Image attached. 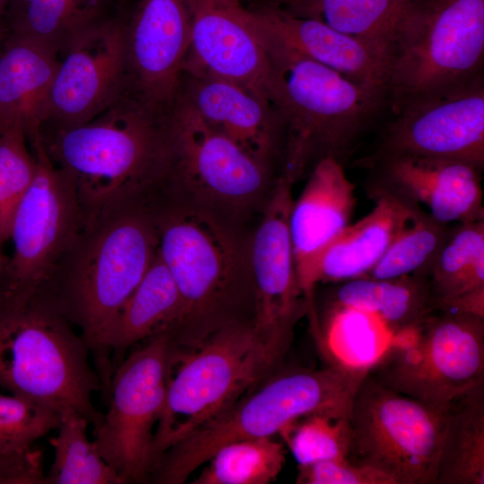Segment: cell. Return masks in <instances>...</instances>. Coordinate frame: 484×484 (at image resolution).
<instances>
[{
	"label": "cell",
	"mask_w": 484,
	"mask_h": 484,
	"mask_svg": "<svg viewBox=\"0 0 484 484\" xmlns=\"http://www.w3.org/2000/svg\"><path fill=\"white\" fill-rule=\"evenodd\" d=\"M295 1H297V0H295ZM295 1H294V2H295ZM294 2H292V3H294ZM292 3H291V4H292Z\"/></svg>",
	"instance_id": "ee69618b"
},
{
	"label": "cell",
	"mask_w": 484,
	"mask_h": 484,
	"mask_svg": "<svg viewBox=\"0 0 484 484\" xmlns=\"http://www.w3.org/2000/svg\"><path fill=\"white\" fill-rule=\"evenodd\" d=\"M4 259H5V256L3 254V248L0 246V269L4 264Z\"/></svg>",
	"instance_id": "60d3db41"
},
{
	"label": "cell",
	"mask_w": 484,
	"mask_h": 484,
	"mask_svg": "<svg viewBox=\"0 0 484 484\" xmlns=\"http://www.w3.org/2000/svg\"><path fill=\"white\" fill-rule=\"evenodd\" d=\"M331 306L371 313L383 322L392 336L421 324L436 312L428 276L418 274L343 281L334 291Z\"/></svg>",
	"instance_id": "4316f807"
},
{
	"label": "cell",
	"mask_w": 484,
	"mask_h": 484,
	"mask_svg": "<svg viewBox=\"0 0 484 484\" xmlns=\"http://www.w3.org/2000/svg\"><path fill=\"white\" fill-rule=\"evenodd\" d=\"M367 370L329 364L272 375L249 395L165 450L149 480L181 484L222 445L233 441L273 437L292 421L313 414L350 417L353 397Z\"/></svg>",
	"instance_id": "5b68a950"
},
{
	"label": "cell",
	"mask_w": 484,
	"mask_h": 484,
	"mask_svg": "<svg viewBox=\"0 0 484 484\" xmlns=\"http://www.w3.org/2000/svg\"><path fill=\"white\" fill-rule=\"evenodd\" d=\"M298 469V484H395L386 473L350 459L323 461Z\"/></svg>",
	"instance_id": "74e56055"
},
{
	"label": "cell",
	"mask_w": 484,
	"mask_h": 484,
	"mask_svg": "<svg viewBox=\"0 0 484 484\" xmlns=\"http://www.w3.org/2000/svg\"><path fill=\"white\" fill-rule=\"evenodd\" d=\"M29 143L36 171L13 220L12 255L0 269V296L18 301L47 282L82 226L74 186L49 157L41 132Z\"/></svg>",
	"instance_id": "7c38bea8"
},
{
	"label": "cell",
	"mask_w": 484,
	"mask_h": 484,
	"mask_svg": "<svg viewBox=\"0 0 484 484\" xmlns=\"http://www.w3.org/2000/svg\"><path fill=\"white\" fill-rule=\"evenodd\" d=\"M285 462L286 448L274 437L240 439L220 446L193 483L268 484L277 480Z\"/></svg>",
	"instance_id": "d6a6232c"
},
{
	"label": "cell",
	"mask_w": 484,
	"mask_h": 484,
	"mask_svg": "<svg viewBox=\"0 0 484 484\" xmlns=\"http://www.w3.org/2000/svg\"><path fill=\"white\" fill-rule=\"evenodd\" d=\"M34 473L0 457V484H41Z\"/></svg>",
	"instance_id": "f35d334b"
},
{
	"label": "cell",
	"mask_w": 484,
	"mask_h": 484,
	"mask_svg": "<svg viewBox=\"0 0 484 484\" xmlns=\"http://www.w3.org/2000/svg\"><path fill=\"white\" fill-rule=\"evenodd\" d=\"M180 309L176 282L157 253L103 338L100 354L96 360L102 386H108L115 367L127 350L169 330L177 322Z\"/></svg>",
	"instance_id": "cb8c5ba5"
},
{
	"label": "cell",
	"mask_w": 484,
	"mask_h": 484,
	"mask_svg": "<svg viewBox=\"0 0 484 484\" xmlns=\"http://www.w3.org/2000/svg\"><path fill=\"white\" fill-rule=\"evenodd\" d=\"M423 0H297L283 10L314 18L389 54Z\"/></svg>",
	"instance_id": "484cf974"
},
{
	"label": "cell",
	"mask_w": 484,
	"mask_h": 484,
	"mask_svg": "<svg viewBox=\"0 0 484 484\" xmlns=\"http://www.w3.org/2000/svg\"><path fill=\"white\" fill-rule=\"evenodd\" d=\"M436 311L484 292V220L457 223L428 276Z\"/></svg>",
	"instance_id": "f546056e"
},
{
	"label": "cell",
	"mask_w": 484,
	"mask_h": 484,
	"mask_svg": "<svg viewBox=\"0 0 484 484\" xmlns=\"http://www.w3.org/2000/svg\"><path fill=\"white\" fill-rule=\"evenodd\" d=\"M5 16L10 37L56 56L99 20L96 9L82 0H8Z\"/></svg>",
	"instance_id": "f1b7e54d"
},
{
	"label": "cell",
	"mask_w": 484,
	"mask_h": 484,
	"mask_svg": "<svg viewBox=\"0 0 484 484\" xmlns=\"http://www.w3.org/2000/svg\"><path fill=\"white\" fill-rule=\"evenodd\" d=\"M190 44L183 73L229 80L271 105L272 74L255 12L239 0H186Z\"/></svg>",
	"instance_id": "2e32d148"
},
{
	"label": "cell",
	"mask_w": 484,
	"mask_h": 484,
	"mask_svg": "<svg viewBox=\"0 0 484 484\" xmlns=\"http://www.w3.org/2000/svg\"><path fill=\"white\" fill-rule=\"evenodd\" d=\"M290 346L265 336L254 324L224 328L191 349L169 345L166 400L155 429L153 466L169 446L270 377Z\"/></svg>",
	"instance_id": "52a82bcc"
},
{
	"label": "cell",
	"mask_w": 484,
	"mask_h": 484,
	"mask_svg": "<svg viewBox=\"0 0 484 484\" xmlns=\"http://www.w3.org/2000/svg\"><path fill=\"white\" fill-rule=\"evenodd\" d=\"M158 253L153 206L110 208L82 222L40 288L97 360L103 338Z\"/></svg>",
	"instance_id": "3957f363"
},
{
	"label": "cell",
	"mask_w": 484,
	"mask_h": 484,
	"mask_svg": "<svg viewBox=\"0 0 484 484\" xmlns=\"http://www.w3.org/2000/svg\"><path fill=\"white\" fill-rule=\"evenodd\" d=\"M64 54L49 96L45 125L48 123L50 129L88 122L129 87L126 28L122 22L99 19Z\"/></svg>",
	"instance_id": "9a60e30c"
},
{
	"label": "cell",
	"mask_w": 484,
	"mask_h": 484,
	"mask_svg": "<svg viewBox=\"0 0 484 484\" xmlns=\"http://www.w3.org/2000/svg\"><path fill=\"white\" fill-rule=\"evenodd\" d=\"M484 0H423L390 53L386 107L393 114L483 75Z\"/></svg>",
	"instance_id": "9c48e42d"
},
{
	"label": "cell",
	"mask_w": 484,
	"mask_h": 484,
	"mask_svg": "<svg viewBox=\"0 0 484 484\" xmlns=\"http://www.w3.org/2000/svg\"><path fill=\"white\" fill-rule=\"evenodd\" d=\"M158 254L177 287L181 309L167 331L172 349L194 348L234 325L254 324L253 229L184 200L153 206Z\"/></svg>",
	"instance_id": "6da1fadb"
},
{
	"label": "cell",
	"mask_w": 484,
	"mask_h": 484,
	"mask_svg": "<svg viewBox=\"0 0 484 484\" xmlns=\"http://www.w3.org/2000/svg\"><path fill=\"white\" fill-rule=\"evenodd\" d=\"M368 169V196L387 194L428 209L450 224L484 220L481 171L462 161L417 156H367L357 162Z\"/></svg>",
	"instance_id": "ac0fdd59"
},
{
	"label": "cell",
	"mask_w": 484,
	"mask_h": 484,
	"mask_svg": "<svg viewBox=\"0 0 484 484\" xmlns=\"http://www.w3.org/2000/svg\"><path fill=\"white\" fill-rule=\"evenodd\" d=\"M452 227L422 210L401 230L377 264L362 278L429 276Z\"/></svg>",
	"instance_id": "e575fe53"
},
{
	"label": "cell",
	"mask_w": 484,
	"mask_h": 484,
	"mask_svg": "<svg viewBox=\"0 0 484 484\" xmlns=\"http://www.w3.org/2000/svg\"><path fill=\"white\" fill-rule=\"evenodd\" d=\"M143 341L115 367L108 409L93 427L94 444L123 484L149 480L155 429L166 400L168 333Z\"/></svg>",
	"instance_id": "4fadbf2b"
},
{
	"label": "cell",
	"mask_w": 484,
	"mask_h": 484,
	"mask_svg": "<svg viewBox=\"0 0 484 484\" xmlns=\"http://www.w3.org/2000/svg\"><path fill=\"white\" fill-rule=\"evenodd\" d=\"M88 425L76 412L61 415L57 434L49 440L54 458L46 484H123L94 442L88 439Z\"/></svg>",
	"instance_id": "836d02e7"
},
{
	"label": "cell",
	"mask_w": 484,
	"mask_h": 484,
	"mask_svg": "<svg viewBox=\"0 0 484 484\" xmlns=\"http://www.w3.org/2000/svg\"><path fill=\"white\" fill-rule=\"evenodd\" d=\"M445 407L398 393L367 374L351 403L349 459L395 484H436Z\"/></svg>",
	"instance_id": "8fae6325"
},
{
	"label": "cell",
	"mask_w": 484,
	"mask_h": 484,
	"mask_svg": "<svg viewBox=\"0 0 484 484\" xmlns=\"http://www.w3.org/2000/svg\"><path fill=\"white\" fill-rule=\"evenodd\" d=\"M293 1H295V0H279L280 3L284 4L285 5L290 4Z\"/></svg>",
	"instance_id": "b9f144b4"
},
{
	"label": "cell",
	"mask_w": 484,
	"mask_h": 484,
	"mask_svg": "<svg viewBox=\"0 0 484 484\" xmlns=\"http://www.w3.org/2000/svg\"><path fill=\"white\" fill-rule=\"evenodd\" d=\"M166 196L248 227L261 217L279 175L212 127L177 92L169 110Z\"/></svg>",
	"instance_id": "ba28073f"
},
{
	"label": "cell",
	"mask_w": 484,
	"mask_h": 484,
	"mask_svg": "<svg viewBox=\"0 0 484 484\" xmlns=\"http://www.w3.org/2000/svg\"><path fill=\"white\" fill-rule=\"evenodd\" d=\"M315 339L329 364L368 370L388 347L392 333L371 313L331 306Z\"/></svg>",
	"instance_id": "4dcf8cb0"
},
{
	"label": "cell",
	"mask_w": 484,
	"mask_h": 484,
	"mask_svg": "<svg viewBox=\"0 0 484 484\" xmlns=\"http://www.w3.org/2000/svg\"><path fill=\"white\" fill-rule=\"evenodd\" d=\"M355 188L344 165L324 158L313 167L301 194L293 202L289 230L303 297L319 255L350 224L357 202Z\"/></svg>",
	"instance_id": "44dd1931"
},
{
	"label": "cell",
	"mask_w": 484,
	"mask_h": 484,
	"mask_svg": "<svg viewBox=\"0 0 484 484\" xmlns=\"http://www.w3.org/2000/svg\"><path fill=\"white\" fill-rule=\"evenodd\" d=\"M169 110L128 87L88 122L41 133L49 157L74 186L82 222L117 206L153 204L165 194Z\"/></svg>",
	"instance_id": "7a4b0ae2"
},
{
	"label": "cell",
	"mask_w": 484,
	"mask_h": 484,
	"mask_svg": "<svg viewBox=\"0 0 484 484\" xmlns=\"http://www.w3.org/2000/svg\"><path fill=\"white\" fill-rule=\"evenodd\" d=\"M263 31L272 74L271 105L284 135L280 175L294 185L324 158L344 165L386 107L385 95L351 82Z\"/></svg>",
	"instance_id": "277c9868"
},
{
	"label": "cell",
	"mask_w": 484,
	"mask_h": 484,
	"mask_svg": "<svg viewBox=\"0 0 484 484\" xmlns=\"http://www.w3.org/2000/svg\"><path fill=\"white\" fill-rule=\"evenodd\" d=\"M23 129L0 132V246L10 239L16 209L34 178L36 161Z\"/></svg>",
	"instance_id": "8d00e7d4"
},
{
	"label": "cell",
	"mask_w": 484,
	"mask_h": 484,
	"mask_svg": "<svg viewBox=\"0 0 484 484\" xmlns=\"http://www.w3.org/2000/svg\"><path fill=\"white\" fill-rule=\"evenodd\" d=\"M367 375L398 393L445 407L484 383V316L436 311L393 335Z\"/></svg>",
	"instance_id": "30bf717a"
},
{
	"label": "cell",
	"mask_w": 484,
	"mask_h": 484,
	"mask_svg": "<svg viewBox=\"0 0 484 484\" xmlns=\"http://www.w3.org/2000/svg\"><path fill=\"white\" fill-rule=\"evenodd\" d=\"M279 436L298 466L349 459L351 444L350 417L309 415L288 424Z\"/></svg>",
	"instance_id": "d590c367"
},
{
	"label": "cell",
	"mask_w": 484,
	"mask_h": 484,
	"mask_svg": "<svg viewBox=\"0 0 484 484\" xmlns=\"http://www.w3.org/2000/svg\"><path fill=\"white\" fill-rule=\"evenodd\" d=\"M384 128L369 157L417 156L484 168V77L411 104Z\"/></svg>",
	"instance_id": "5bb4252c"
},
{
	"label": "cell",
	"mask_w": 484,
	"mask_h": 484,
	"mask_svg": "<svg viewBox=\"0 0 484 484\" xmlns=\"http://www.w3.org/2000/svg\"><path fill=\"white\" fill-rule=\"evenodd\" d=\"M180 93L214 129L280 175L284 135L278 114L241 85L204 73H182Z\"/></svg>",
	"instance_id": "ffe728a7"
},
{
	"label": "cell",
	"mask_w": 484,
	"mask_h": 484,
	"mask_svg": "<svg viewBox=\"0 0 484 484\" xmlns=\"http://www.w3.org/2000/svg\"><path fill=\"white\" fill-rule=\"evenodd\" d=\"M255 13L266 34L279 43L385 97L390 61L385 51L276 5Z\"/></svg>",
	"instance_id": "7402d4cb"
},
{
	"label": "cell",
	"mask_w": 484,
	"mask_h": 484,
	"mask_svg": "<svg viewBox=\"0 0 484 484\" xmlns=\"http://www.w3.org/2000/svg\"><path fill=\"white\" fill-rule=\"evenodd\" d=\"M372 200L374 209L359 221L349 224L315 262L304 295L309 317L316 313L314 291L318 283L364 277L401 230L422 210L387 194Z\"/></svg>",
	"instance_id": "603a6c76"
},
{
	"label": "cell",
	"mask_w": 484,
	"mask_h": 484,
	"mask_svg": "<svg viewBox=\"0 0 484 484\" xmlns=\"http://www.w3.org/2000/svg\"><path fill=\"white\" fill-rule=\"evenodd\" d=\"M8 0H0V48L4 43V17L5 16V11L7 7Z\"/></svg>",
	"instance_id": "ab89813d"
},
{
	"label": "cell",
	"mask_w": 484,
	"mask_h": 484,
	"mask_svg": "<svg viewBox=\"0 0 484 484\" xmlns=\"http://www.w3.org/2000/svg\"><path fill=\"white\" fill-rule=\"evenodd\" d=\"M436 484H484V383L445 407Z\"/></svg>",
	"instance_id": "83f0119b"
},
{
	"label": "cell",
	"mask_w": 484,
	"mask_h": 484,
	"mask_svg": "<svg viewBox=\"0 0 484 484\" xmlns=\"http://www.w3.org/2000/svg\"><path fill=\"white\" fill-rule=\"evenodd\" d=\"M126 28L129 88L169 108L179 89L190 44L186 0H139Z\"/></svg>",
	"instance_id": "d6986e66"
},
{
	"label": "cell",
	"mask_w": 484,
	"mask_h": 484,
	"mask_svg": "<svg viewBox=\"0 0 484 484\" xmlns=\"http://www.w3.org/2000/svg\"><path fill=\"white\" fill-rule=\"evenodd\" d=\"M293 186L279 175L253 230L250 246L255 293L254 325L265 336L287 342H292L295 326L307 311L289 230Z\"/></svg>",
	"instance_id": "e0dca14e"
},
{
	"label": "cell",
	"mask_w": 484,
	"mask_h": 484,
	"mask_svg": "<svg viewBox=\"0 0 484 484\" xmlns=\"http://www.w3.org/2000/svg\"><path fill=\"white\" fill-rule=\"evenodd\" d=\"M89 355L44 290L22 301L0 296V388L61 415L76 412L94 427L101 413L92 395L102 385Z\"/></svg>",
	"instance_id": "8992f818"
},
{
	"label": "cell",
	"mask_w": 484,
	"mask_h": 484,
	"mask_svg": "<svg viewBox=\"0 0 484 484\" xmlns=\"http://www.w3.org/2000/svg\"><path fill=\"white\" fill-rule=\"evenodd\" d=\"M56 55L33 43L8 37L0 48V119L6 129L20 125L27 138L46 123Z\"/></svg>",
	"instance_id": "d4e9b609"
},
{
	"label": "cell",
	"mask_w": 484,
	"mask_h": 484,
	"mask_svg": "<svg viewBox=\"0 0 484 484\" xmlns=\"http://www.w3.org/2000/svg\"><path fill=\"white\" fill-rule=\"evenodd\" d=\"M61 413L37 402L0 395V457L43 479L42 454L34 444L57 429Z\"/></svg>",
	"instance_id": "1f68e13d"
},
{
	"label": "cell",
	"mask_w": 484,
	"mask_h": 484,
	"mask_svg": "<svg viewBox=\"0 0 484 484\" xmlns=\"http://www.w3.org/2000/svg\"><path fill=\"white\" fill-rule=\"evenodd\" d=\"M4 127L1 122V119H0V132L4 131Z\"/></svg>",
	"instance_id": "7bdbcfd3"
}]
</instances>
